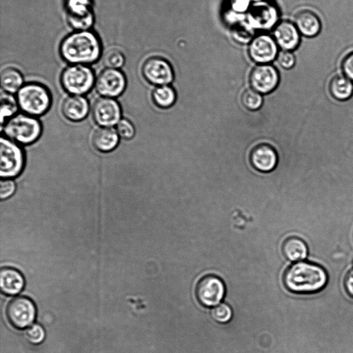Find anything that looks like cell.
<instances>
[{
	"label": "cell",
	"mask_w": 353,
	"mask_h": 353,
	"mask_svg": "<svg viewBox=\"0 0 353 353\" xmlns=\"http://www.w3.org/2000/svg\"><path fill=\"white\" fill-rule=\"evenodd\" d=\"M59 53L68 64L89 65L101 57L103 44L99 34L92 30H74L62 39Z\"/></svg>",
	"instance_id": "obj_1"
},
{
	"label": "cell",
	"mask_w": 353,
	"mask_h": 353,
	"mask_svg": "<svg viewBox=\"0 0 353 353\" xmlns=\"http://www.w3.org/2000/svg\"><path fill=\"white\" fill-rule=\"evenodd\" d=\"M328 276L321 265L306 261H298L289 266L283 275L286 289L296 294H311L321 290Z\"/></svg>",
	"instance_id": "obj_2"
},
{
	"label": "cell",
	"mask_w": 353,
	"mask_h": 353,
	"mask_svg": "<svg viewBox=\"0 0 353 353\" xmlns=\"http://www.w3.org/2000/svg\"><path fill=\"white\" fill-rule=\"evenodd\" d=\"M17 101L25 114L36 117L48 111L51 105V95L43 84L30 82L23 84L17 92Z\"/></svg>",
	"instance_id": "obj_3"
},
{
	"label": "cell",
	"mask_w": 353,
	"mask_h": 353,
	"mask_svg": "<svg viewBox=\"0 0 353 353\" xmlns=\"http://www.w3.org/2000/svg\"><path fill=\"white\" fill-rule=\"evenodd\" d=\"M3 130L10 140L17 143L29 145L39 138L42 128L41 123L34 117L18 114L5 123Z\"/></svg>",
	"instance_id": "obj_4"
},
{
	"label": "cell",
	"mask_w": 353,
	"mask_h": 353,
	"mask_svg": "<svg viewBox=\"0 0 353 353\" xmlns=\"http://www.w3.org/2000/svg\"><path fill=\"white\" fill-rule=\"evenodd\" d=\"M60 81L63 89L70 94L83 95L95 85L96 79L89 65L69 64L61 72Z\"/></svg>",
	"instance_id": "obj_5"
},
{
	"label": "cell",
	"mask_w": 353,
	"mask_h": 353,
	"mask_svg": "<svg viewBox=\"0 0 353 353\" xmlns=\"http://www.w3.org/2000/svg\"><path fill=\"white\" fill-rule=\"evenodd\" d=\"M67 23L74 30H91L95 22L92 0H64Z\"/></svg>",
	"instance_id": "obj_6"
},
{
	"label": "cell",
	"mask_w": 353,
	"mask_h": 353,
	"mask_svg": "<svg viewBox=\"0 0 353 353\" xmlns=\"http://www.w3.org/2000/svg\"><path fill=\"white\" fill-rule=\"evenodd\" d=\"M0 174L2 179L17 176L24 166L22 149L14 141L6 137L1 138Z\"/></svg>",
	"instance_id": "obj_7"
},
{
	"label": "cell",
	"mask_w": 353,
	"mask_h": 353,
	"mask_svg": "<svg viewBox=\"0 0 353 353\" xmlns=\"http://www.w3.org/2000/svg\"><path fill=\"white\" fill-rule=\"evenodd\" d=\"M6 314L8 322L13 327L22 330L34 322L36 307L34 303L28 297L17 296L9 301Z\"/></svg>",
	"instance_id": "obj_8"
},
{
	"label": "cell",
	"mask_w": 353,
	"mask_h": 353,
	"mask_svg": "<svg viewBox=\"0 0 353 353\" xmlns=\"http://www.w3.org/2000/svg\"><path fill=\"white\" fill-rule=\"evenodd\" d=\"M141 73L148 82L157 86L168 85L174 79L170 63L157 56L150 57L143 62Z\"/></svg>",
	"instance_id": "obj_9"
},
{
	"label": "cell",
	"mask_w": 353,
	"mask_h": 353,
	"mask_svg": "<svg viewBox=\"0 0 353 353\" xmlns=\"http://www.w3.org/2000/svg\"><path fill=\"white\" fill-rule=\"evenodd\" d=\"M126 84V77L120 69L105 68L97 76L94 85L99 94L112 98L121 95Z\"/></svg>",
	"instance_id": "obj_10"
},
{
	"label": "cell",
	"mask_w": 353,
	"mask_h": 353,
	"mask_svg": "<svg viewBox=\"0 0 353 353\" xmlns=\"http://www.w3.org/2000/svg\"><path fill=\"white\" fill-rule=\"evenodd\" d=\"M224 294L225 286L223 281L212 274L203 276L195 288L198 301L205 307L216 305L223 298Z\"/></svg>",
	"instance_id": "obj_11"
},
{
	"label": "cell",
	"mask_w": 353,
	"mask_h": 353,
	"mask_svg": "<svg viewBox=\"0 0 353 353\" xmlns=\"http://www.w3.org/2000/svg\"><path fill=\"white\" fill-rule=\"evenodd\" d=\"M278 47L272 37L261 34L254 37L250 42L248 54L254 62L265 64L277 57Z\"/></svg>",
	"instance_id": "obj_12"
},
{
	"label": "cell",
	"mask_w": 353,
	"mask_h": 353,
	"mask_svg": "<svg viewBox=\"0 0 353 353\" xmlns=\"http://www.w3.org/2000/svg\"><path fill=\"white\" fill-rule=\"evenodd\" d=\"M279 74L272 65L259 64L255 66L250 74V83L252 88L260 94L272 92L278 85Z\"/></svg>",
	"instance_id": "obj_13"
},
{
	"label": "cell",
	"mask_w": 353,
	"mask_h": 353,
	"mask_svg": "<svg viewBox=\"0 0 353 353\" xmlns=\"http://www.w3.org/2000/svg\"><path fill=\"white\" fill-rule=\"evenodd\" d=\"M92 116L94 121L102 127H112L121 120L119 103L110 97H101L94 103Z\"/></svg>",
	"instance_id": "obj_14"
},
{
	"label": "cell",
	"mask_w": 353,
	"mask_h": 353,
	"mask_svg": "<svg viewBox=\"0 0 353 353\" xmlns=\"http://www.w3.org/2000/svg\"><path fill=\"white\" fill-rule=\"evenodd\" d=\"M273 38L283 50H295L300 43V32L294 23L282 21L276 24L273 30Z\"/></svg>",
	"instance_id": "obj_15"
},
{
	"label": "cell",
	"mask_w": 353,
	"mask_h": 353,
	"mask_svg": "<svg viewBox=\"0 0 353 353\" xmlns=\"http://www.w3.org/2000/svg\"><path fill=\"white\" fill-rule=\"evenodd\" d=\"M250 160L256 170L269 172L275 168L278 156L272 146L261 143L253 148L250 154Z\"/></svg>",
	"instance_id": "obj_16"
},
{
	"label": "cell",
	"mask_w": 353,
	"mask_h": 353,
	"mask_svg": "<svg viewBox=\"0 0 353 353\" xmlns=\"http://www.w3.org/2000/svg\"><path fill=\"white\" fill-rule=\"evenodd\" d=\"M294 23L300 34L306 37H314L319 34L321 21L319 16L312 10L303 9L296 12Z\"/></svg>",
	"instance_id": "obj_17"
},
{
	"label": "cell",
	"mask_w": 353,
	"mask_h": 353,
	"mask_svg": "<svg viewBox=\"0 0 353 353\" xmlns=\"http://www.w3.org/2000/svg\"><path fill=\"white\" fill-rule=\"evenodd\" d=\"M61 110L68 119L72 121H81L89 112V102L81 95H71L63 101Z\"/></svg>",
	"instance_id": "obj_18"
},
{
	"label": "cell",
	"mask_w": 353,
	"mask_h": 353,
	"mask_svg": "<svg viewBox=\"0 0 353 353\" xmlns=\"http://www.w3.org/2000/svg\"><path fill=\"white\" fill-rule=\"evenodd\" d=\"M24 285V279L18 270L9 267L1 268L0 288L3 294L9 296L16 295L23 290Z\"/></svg>",
	"instance_id": "obj_19"
},
{
	"label": "cell",
	"mask_w": 353,
	"mask_h": 353,
	"mask_svg": "<svg viewBox=\"0 0 353 353\" xmlns=\"http://www.w3.org/2000/svg\"><path fill=\"white\" fill-rule=\"evenodd\" d=\"M119 136L112 127H101L97 129L92 136L93 146L99 151L108 152L118 145Z\"/></svg>",
	"instance_id": "obj_20"
},
{
	"label": "cell",
	"mask_w": 353,
	"mask_h": 353,
	"mask_svg": "<svg viewBox=\"0 0 353 353\" xmlns=\"http://www.w3.org/2000/svg\"><path fill=\"white\" fill-rule=\"evenodd\" d=\"M281 249L284 256L294 262L303 261L307 257L308 253L305 242L294 236L286 238L282 243Z\"/></svg>",
	"instance_id": "obj_21"
},
{
	"label": "cell",
	"mask_w": 353,
	"mask_h": 353,
	"mask_svg": "<svg viewBox=\"0 0 353 353\" xmlns=\"http://www.w3.org/2000/svg\"><path fill=\"white\" fill-rule=\"evenodd\" d=\"M0 79L2 90L10 94L17 92L23 85L21 72L12 66L6 67L1 71Z\"/></svg>",
	"instance_id": "obj_22"
},
{
	"label": "cell",
	"mask_w": 353,
	"mask_h": 353,
	"mask_svg": "<svg viewBox=\"0 0 353 353\" xmlns=\"http://www.w3.org/2000/svg\"><path fill=\"white\" fill-rule=\"evenodd\" d=\"M329 90L336 100L346 101L353 94V83L344 75H336L331 79Z\"/></svg>",
	"instance_id": "obj_23"
},
{
	"label": "cell",
	"mask_w": 353,
	"mask_h": 353,
	"mask_svg": "<svg viewBox=\"0 0 353 353\" xmlns=\"http://www.w3.org/2000/svg\"><path fill=\"white\" fill-rule=\"evenodd\" d=\"M154 103L161 108L172 106L176 99V92L168 85H160L155 88L152 93Z\"/></svg>",
	"instance_id": "obj_24"
},
{
	"label": "cell",
	"mask_w": 353,
	"mask_h": 353,
	"mask_svg": "<svg viewBox=\"0 0 353 353\" xmlns=\"http://www.w3.org/2000/svg\"><path fill=\"white\" fill-rule=\"evenodd\" d=\"M18 103L17 99L8 92H1V124L4 123V121L8 117H12L17 112L18 109Z\"/></svg>",
	"instance_id": "obj_25"
},
{
	"label": "cell",
	"mask_w": 353,
	"mask_h": 353,
	"mask_svg": "<svg viewBox=\"0 0 353 353\" xmlns=\"http://www.w3.org/2000/svg\"><path fill=\"white\" fill-rule=\"evenodd\" d=\"M125 62L124 54L117 48L109 49L103 56V63L107 68L120 69Z\"/></svg>",
	"instance_id": "obj_26"
},
{
	"label": "cell",
	"mask_w": 353,
	"mask_h": 353,
	"mask_svg": "<svg viewBox=\"0 0 353 353\" xmlns=\"http://www.w3.org/2000/svg\"><path fill=\"white\" fill-rule=\"evenodd\" d=\"M241 101L246 108L256 110L261 108L263 103V97L259 92L253 89H249L243 93Z\"/></svg>",
	"instance_id": "obj_27"
},
{
	"label": "cell",
	"mask_w": 353,
	"mask_h": 353,
	"mask_svg": "<svg viewBox=\"0 0 353 353\" xmlns=\"http://www.w3.org/2000/svg\"><path fill=\"white\" fill-rule=\"evenodd\" d=\"M45 331L39 324H33L24 332L26 339L31 344L38 345L45 339Z\"/></svg>",
	"instance_id": "obj_28"
},
{
	"label": "cell",
	"mask_w": 353,
	"mask_h": 353,
	"mask_svg": "<svg viewBox=\"0 0 353 353\" xmlns=\"http://www.w3.org/2000/svg\"><path fill=\"white\" fill-rule=\"evenodd\" d=\"M211 314L216 321L221 323H225L231 319L232 310L228 305L221 303L214 306L212 310Z\"/></svg>",
	"instance_id": "obj_29"
},
{
	"label": "cell",
	"mask_w": 353,
	"mask_h": 353,
	"mask_svg": "<svg viewBox=\"0 0 353 353\" xmlns=\"http://www.w3.org/2000/svg\"><path fill=\"white\" fill-rule=\"evenodd\" d=\"M116 130L120 137L126 140L132 139L135 134L133 124L126 119H121L118 122Z\"/></svg>",
	"instance_id": "obj_30"
},
{
	"label": "cell",
	"mask_w": 353,
	"mask_h": 353,
	"mask_svg": "<svg viewBox=\"0 0 353 353\" xmlns=\"http://www.w3.org/2000/svg\"><path fill=\"white\" fill-rule=\"evenodd\" d=\"M277 62L283 68L290 69L295 64V56L291 51L282 50L277 55Z\"/></svg>",
	"instance_id": "obj_31"
},
{
	"label": "cell",
	"mask_w": 353,
	"mask_h": 353,
	"mask_svg": "<svg viewBox=\"0 0 353 353\" xmlns=\"http://www.w3.org/2000/svg\"><path fill=\"white\" fill-rule=\"evenodd\" d=\"M16 190V184L11 179H2L0 181V198L1 200L11 196Z\"/></svg>",
	"instance_id": "obj_32"
},
{
	"label": "cell",
	"mask_w": 353,
	"mask_h": 353,
	"mask_svg": "<svg viewBox=\"0 0 353 353\" xmlns=\"http://www.w3.org/2000/svg\"><path fill=\"white\" fill-rule=\"evenodd\" d=\"M343 75L353 83V52L347 54L341 62Z\"/></svg>",
	"instance_id": "obj_33"
},
{
	"label": "cell",
	"mask_w": 353,
	"mask_h": 353,
	"mask_svg": "<svg viewBox=\"0 0 353 353\" xmlns=\"http://www.w3.org/2000/svg\"><path fill=\"white\" fill-rule=\"evenodd\" d=\"M233 35L235 40L241 43H247L252 39V32L250 28L243 26L236 28L234 30Z\"/></svg>",
	"instance_id": "obj_34"
},
{
	"label": "cell",
	"mask_w": 353,
	"mask_h": 353,
	"mask_svg": "<svg viewBox=\"0 0 353 353\" xmlns=\"http://www.w3.org/2000/svg\"><path fill=\"white\" fill-rule=\"evenodd\" d=\"M344 288L347 293L353 297V270L346 274L344 279Z\"/></svg>",
	"instance_id": "obj_35"
}]
</instances>
